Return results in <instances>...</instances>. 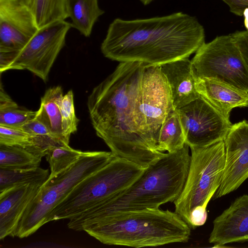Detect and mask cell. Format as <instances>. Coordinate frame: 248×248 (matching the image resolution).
Instances as JSON below:
<instances>
[{
	"mask_svg": "<svg viewBox=\"0 0 248 248\" xmlns=\"http://www.w3.org/2000/svg\"><path fill=\"white\" fill-rule=\"evenodd\" d=\"M145 66L141 62H121L93 89L87 100L97 136L115 157L143 169L164 153L151 143L145 132L141 88Z\"/></svg>",
	"mask_w": 248,
	"mask_h": 248,
	"instance_id": "6da1fadb",
	"label": "cell"
},
{
	"mask_svg": "<svg viewBox=\"0 0 248 248\" xmlns=\"http://www.w3.org/2000/svg\"><path fill=\"white\" fill-rule=\"evenodd\" d=\"M205 37L198 19L183 12L144 19L117 18L109 25L101 50L112 61L160 66L188 58Z\"/></svg>",
	"mask_w": 248,
	"mask_h": 248,
	"instance_id": "7a4b0ae2",
	"label": "cell"
},
{
	"mask_svg": "<svg viewBox=\"0 0 248 248\" xmlns=\"http://www.w3.org/2000/svg\"><path fill=\"white\" fill-rule=\"evenodd\" d=\"M186 144L181 149L164 153L144 169L127 188L96 206L69 219L68 227L81 231L114 214L157 209L174 202L181 194L187 178L190 155Z\"/></svg>",
	"mask_w": 248,
	"mask_h": 248,
	"instance_id": "3957f363",
	"label": "cell"
},
{
	"mask_svg": "<svg viewBox=\"0 0 248 248\" xmlns=\"http://www.w3.org/2000/svg\"><path fill=\"white\" fill-rule=\"evenodd\" d=\"M191 229L175 212L157 208L115 214L84 231L104 244L139 248L186 243Z\"/></svg>",
	"mask_w": 248,
	"mask_h": 248,
	"instance_id": "277c9868",
	"label": "cell"
},
{
	"mask_svg": "<svg viewBox=\"0 0 248 248\" xmlns=\"http://www.w3.org/2000/svg\"><path fill=\"white\" fill-rule=\"evenodd\" d=\"M190 159L184 188L173 202L174 212L192 229L204 224L207 206L219 188L225 160L224 141L190 148Z\"/></svg>",
	"mask_w": 248,
	"mask_h": 248,
	"instance_id": "5b68a950",
	"label": "cell"
},
{
	"mask_svg": "<svg viewBox=\"0 0 248 248\" xmlns=\"http://www.w3.org/2000/svg\"><path fill=\"white\" fill-rule=\"evenodd\" d=\"M114 157L111 151L83 152L72 166L52 177L48 176L27 208L16 236L27 237L48 222L53 210L79 183Z\"/></svg>",
	"mask_w": 248,
	"mask_h": 248,
	"instance_id": "8992f818",
	"label": "cell"
},
{
	"mask_svg": "<svg viewBox=\"0 0 248 248\" xmlns=\"http://www.w3.org/2000/svg\"><path fill=\"white\" fill-rule=\"evenodd\" d=\"M144 169L114 157L79 183L52 211L49 222L72 219L127 188Z\"/></svg>",
	"mask_w": 248,
	"mask_h": 248,
	"instance_id": "52a82bcc",
	"label": "cell"
},
{
	"mask_svg": "<svg viewBox=\"0 0 248 248\" xmlns=\"http://www.w3.org/2000/svg\"><path fill=\"white\" fill-rule=\"evenodd\" d=\"M196 75L248 92V69L231 34L205 42L191 60Z\"/></svg>",
	"mask_w": 248,
	"mask_h": 248,
	"instance_id": "ba28073f",
	"label": "cell"
},
{
	"mask_svg": "<svg viewBox=\"0 0 248 248\" xmlns=\"http://www.w3.org/2000/svg\"><path fill=\"white\" fill-rule=\"evenodd\" d=\"M71 27V24L64 20L39 28L19 52L7 70H27L46 82Z\"/></svg>",
	"mask_w": 248,
	"mask_h": 248,
	"instance_id": "9c48e42d",
	"label": "cell"
},
{
	"mask_svg": "<svg viewBox=\"0 0 248 248\" xmlns=\"http://www.w3.org/2000/svg\"><path fill=\"white\" fill-rule=\"evenodd\" d=\"M190 148L206 146L223 140L232 124L201 95L175 109Z\"/></svg>",
	"mask_w": 248,
	"mask_h": 248,
	"instance_id": "30bf717a",
	"label": "cell"
},
{
	"mask_svg": "<svg viewBox=\"0 0 248 248\" xmlns=\"http://www.w3.org/2000/svg\"><path fill=\"white\" fill-rule=\"evenodd\" d=\"M141 92L145 132L157 149L161 128L168 114L174 109L169 83L160 66L146 64Z\"/></svg>",
	"mask_w": 248,
	"mask_h": 248,
	"instance_id": "8fae6325",
	"label": "cell"
},
{
	"mask_svg": "<svg viewBox=\"0 0 248 248\" xmlns=\"http://www.w3.org/2000/svg\"><path fill=\"white\" fill-rule=\"evenodd\" d=\"M225 160L217 199L236 190L248 178V121L232 124L224 140Z\"/></svg>",
	"mask_w": 248,
	"mask_h": 248,
	"instance_id": "7c38bea8",
	"label": "cell"
},
{
	"mask_svg": "<svg viewBox=\"0 0 248 248\" xmlns=\"http://www.w3.org/2000/svg\"><path fill=\"white\" fill-rule=\"evenodd\" d=\"M38 30L32 13L20 0H0V49L20 51Z\"/></svg>",
	"mask_w": 248,
	"mask_h": 248,
	"instance_id": "4fadbf2b",
	"label": "cell"
},
{
	"mask_svg": "<svg viewBox=\"0 0 248 248\" xmlns=\"http://www.w3.org/2000/svg\"><path fill=\"white\" fill-rule=\"evenodd\" d=\"M208 241L214 247L248 241V194L237 198L213 222Z\"/></svg>",
	"mask_w": 248,
	"mask_h": 248,
	"instance_id": "5bb4252c",
	"label": "cell"
},
{
	"mask_svg": "<svg viewBox=\"0 0 248 248\" xmlns=\"http://www.w3.org/2000/svg\"><path fill=\"white\" fill-rule=\"evenodd\" d=\"M44 183L14 186L0 191V239L16 236L27 208Z\"/></svg>",
	"mask_w": 248,
	"mask_h": 248,
	"instance_id": "9a60e30c",
	"label": "cell"
},
{
	"mask_svg": "<svg viewBox=\"0 0 248 248\" xmlns=\"http://www.w3.org/2000/svg\"><path fill=\"white\" fill-rule=\"evenodd\" d=\"M160 68L169 83L174 109L200 97L196 88V74L188 58L165 63Z\"/></svg>",
	"mask_w": 248,
	"mask_h": 248,
	"instance_id": "2e32d148",
	"label": "cell"
},
{
	"mask_svg": "<svg viewBox=\"0 0 248 248\" xmlns=\"http://www.w3.org/2000/svg\"><path fill=\"white\" fill-rule=\"evenodd\" d=\"M196 76L197 92L226 118L230 119L233 108L248 107V92L215 79Z\"/></svg>",
	"mask_w": 248,
	"mask_h": 248,
	"instance_id": "e0dca14e",
	"label": "cell"
},
{
	"mask_svg": "<svg viewBox=\"0 0 248 248\" xmlns=\"http://www.w3.org/2000/svg\"><path fill=\"white\" fill-rule=\"evenodd\" d=\"M63 95L61 86L48 88L41 99L35 118L42 122L55 138L68 144L64 139L62 126L60 106Z\"/></svg>",
	"mask_w": 248,
	"mask_h": 248,
	"instance_id": "ac0fdd59",
	"label": "cell"
},
{
	"mask_svg": "<svg viewBox=\"0 0 248 248\" xmlns=\"http://www.w3.org/2000/svg\"><path fill=\"white\" fill-rule=\"evenodd\" d=\"M68 10L72 27L85 37L90 36L94 24L105 12L98 0H68Z\"/></svg>",
	"mask_w": 248,
	"mask_h": 248,
	"instance_id": "d6986e66",
	"label": "cell"
},
{
	"mask_svg": "<svg viewBox=\"0 0 248 248\" xmlns=\"http://www.w3.org/2000/svg\"><path fill=\"white\" fill-rule=\"evenodd\" d=\"M32 13L38 27L69 17L68 0H20Z\"/></svg>",
	"mask_w": 248,
	"mask_h": 248,
	"instance_id": "ffe728a7",
	"label": "cell"
},
{
	"mask_svg": "<svg viewBox=\"0 0 248 248\" xmlns=\"http://www.w3.org/2000/svg\"><path fill=\"white\" fill-rule=\"evenodd\" d=\"M186 144V139L179 115L175 109L167 116L160 131L157 150L171 153L178 151Z\"/></svg>",
	"mask_w": 248,
	"mask_h": 248,
	"instance_id": "44dd1931",
	"label": "cell"
},
{
	"mask_svg": "<svg viewBox=\"0 0 248 248\" xmlns=\"http://www.w3.org/2000/svg\"><path fill=\"white\" fill-rule=\"evenodd\" d=\"M41 158L22 147L0 145V169H32L39 166Z\"/></svg>",
	"mask_w": 248,
	"mask_h": 248,
	"instance_id": "7402d4cb",
	"label": "cell"
},
{
	"mask_svg": "<svg viewBox=\"0 0 248 248\" xmlns=\"http://www.w3.org/2000/svg\"><path fill=\"white\" fill-rule=\"evenodd\" d=\"M49 175L47 169L39 167L24 170L0 169V191L23 184L44 183Z\"/></svg>",
	"mask_w": 248,
	"mask_h": 248,
	"instance_id": "603a6c76",
	"label": "cell"
},
{
	"mask_svg": "<svg viewBox=\"0 0 248 248\" xmlns=\"http://www.w3.org/2000/svg\"><path fill=\"white\" fill-rule=\"evenodd\" d=\"M83 153L67 144L57 146L50 150L46 155L50 168L49 177H52L72 166Z\"/></svg>",
	"mask_w": 248,
	"mask_h": 248,
	"instance_id": "cb8c5ba5",
	"label": "cell"
},
{
	"mask_svg": "<svg viewBox=\"0 0 248 248\" xmlns=\"http://www.w3.org/2000/svg\"><path fill=\"white\" fill-rule=\"evenodd\" d=\"M60 109L63 136L66 142L69 144L70 136L77 131L79 122L75 113L74 94L72 90L63 95Z\"/></svg>",
	"mask_w": 248,
	"mask_h": 248,
	"instance_id": "d4e9b609",
	"label": "cell"
},
{
	"mask_svg": "<svg viewBox=\"0 0 248 248\" xmlns=\"http://www.w3.org/2000/svg\"><path fill=\"white\" fill-rule=\"evenodd\" d=\"M37 111L21 108L19 106L0 110V125L20 128L34 118Z\"/></svg>",
	"mask_w": 248,
	"mask_h": 248,
	"instance_id": "484cf974",
	"label": "cell"
},
{
	"mask_svg": "<svg viewBox=\"0 0 248 248\" xmlns=\"http://www.w3.org/2000/svg\"><path fill=\"white\" fill-rule=\"evenodd\" d=\"M31 144V136L21 128L0 125V145L16 146L25 149Z\"/></svg>",
	"mask_w": 248,
	"mask_h": 248,
	"instance_id": "4316f807",
	"label": "cell"
},
{
	"mask_svg": "<svg viewBox=\"0 0 248 248\" xmlns=\"http://www.w3.org/2000/svg\"><path fill=\"white\" fill-rule=\"evenodd\" d=\"M231 35L248 69V31H236Z\"/></svg>",
	"mask_w": 248,
	"mask_h": 248,
	"instance_id": "83f0119b",
	"label": "cell"
},
{
	"mask_svg": "<svg viewBox=\"0 0 248 248\" xmlns=\"http://www.w3.org/2000/svg\"><path fill=\"white\" fill-rule=\"evenodd\" d=\"M20 128L31 136L51 135L54 136L48 128L35 117L27 122Z\"/></svg>",
	"mask_w": 248,
	"mask_h": 248,
	"instance_id": "f1b7e54d",
	"label": "cell"
},
{
	"mask_svg": "<svg viewBox=\"0 0 248 248\" xmlns=\"http://www.w3.org/2000/svg\"><path fill=\"white\" fill-rule=\"evenodd\" d=\"M229 7L231 13L238 16H243L245 9L248 8V0H221Z\"/></svg>",
	"mask_w": 248,
	"mask_h": 248,
	"instance_id": "f546056e",
	"label": "cell"
},
{
	"mask_svg": "<svg viewBox=\"0 0 248 248\" xmlns=\"http://www.w3.org/2000/svg\"><path fill=\"white\" fill-rule=\"evenodd\" d=\"M18 106L17 104L5 92L1 84L0 90V110Z\"/></svg>",
	"mask_w": 248,
	"mask_h": 248,
	"instance_id": "4dcf8cb0",
	"label": "cell"
},
{
	"mask_svg": "<svg viewBox=\"0 0 248 248\" xmlns=\"http://www.w3.org/2000/svg\"><path fill=\"white\" fill-rule=\"evenodd\" d=\"M243 16L244 18V25L248 31V8L245 9L243 13Z\"/></svg>",
	"mask_w": 248,
	"mask_h": 248,
	"instance_id": "1f68e13d",
	"label": "cell"
},
{
	"mask_svg": "<svg viewBox=\"0 0 248 248\" xmlns=\"http://www.w3.org/2000/svg\"><path fill=\"white\" fill-rule=\"evenodd\" d=\"M154 0H140L141 2L144 5L150 4Z\"/></svg>",
	"mask_w": 248,
	"mask_h": 248,
	"instance_id": "d6a6232c",
	"label": "cell"
}]
</instances>
